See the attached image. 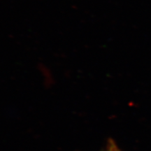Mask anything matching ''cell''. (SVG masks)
I'll return each instance as SVG.
<instances>
[{"label":"cell","instance_id":"obj_1","mask_svg":"<svg viewBox=\"0 0 151 151\" xmlns=\"http://www.w3.org/2000/svg\"><path fill=\"white\" fill-rule=\"evenodd\" d=\"M118 148V147L116 145V143L114 142V141L112 140V139H110L109 141L108 144H107V146L106 147V148L104 150L101 151H116Z\"/></svg>","mask_w":151,"mask_h":151},{"label":"cell","instance_id":"obj_2","mask_svg":"<svg viewBox=\"0 0 151 151\" xmlns=\"http://www.w3.org/2000/svg\"><path fill=\"white\" fill-rule=\"evenodd\" d=\"M116 151H120V149H119V148H118L116 149Z\"/></svg>","mask_w":151,"mask_h":151}]
</instances>
